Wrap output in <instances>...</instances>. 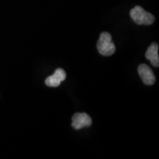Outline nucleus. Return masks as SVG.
I'll use <instances>...</instances> for the list:
<instances>
[{"label":"nucleus","instance_id":"obj_1","mask_svg":"<svg viewBox=\"0 0 159 159\" xmlns=\"http://www.w3.org/2000/svg\"><path fill=\"white\" fill-rule=\"evenodd\" d=\"M97 50L103 56H111L116 52V47L109 33L103 32L99 35L97 44Z\"/></svg>","mask_w":159,"mask_h":159},{"label":"nucleus","instance_id":"obj_2","mask_svg":"<svg viewBox=\"0 0 159 159\" xmlns=\"http://www.w3.org/2000/svg\"><path fill=\"white\" fill-rule=\"evenodd\" d=\"M130 17L137 25H150L155 21V17L140 6H136L130 11Z\"/></svg>","mask_w":159,"mask_h":159},{"label":"nucleus","instance_id":"obj_3","mask_svg":"<svg viewBox=\"0 0 159 159\" xmlns=\"http://www.w3.org/2000/svg\"><path fill=\"white\" fill-rule=\"evenodd\" d=\"M92 124V119L85 113H76L72 116L71 126L75 130H80L83 128L91 126Z\"/></svg>","mask_w":159,"mask_h":159},{"label":"nucleus","instance_id":"obj_4","mask_svg":"<svg viewBox=\"0 0 159 159\" xmlns=\"http://www.w3.org/2000/svg\"><path fill=\"white\" fill-rule=\"evenodd\" d=\"M138 72L144 84L152 85L156 82V77L153 71L148 65L141 64L138 68Z\"/></svg>","mask_w":159,"mask_h":159},{"label":"nucleus","instance_id":"obj_5","mask_svg":"<svg viewBox=\"0 0 159 159\" xmlns=\"http://www.w3.org/2000/svg\"><path fill=\"white\" fill-rule=\"evenodd\" d=\"M66 74L62 69H57L52 76H49L45 80V83L49 87H57L61 82L65 80Z\"/></svg>","mask_w":159,"mask_h":159},{"label":"nucleus","instance_id":"obj_6","mask_svg":"<svg viewBox=\"0 0 159 159\" xmlns=\"http://www.w3.org/2000/svg\"><path fill=\"white\" fill-rule=\"evenodd\" d=\"M146 58L150 61L152 65L155 67H158L159 57H158V45L156 43H152L148 47L145 54Z\"/></svg>","mask_w":159,"mask_h":159}]
</instances>
